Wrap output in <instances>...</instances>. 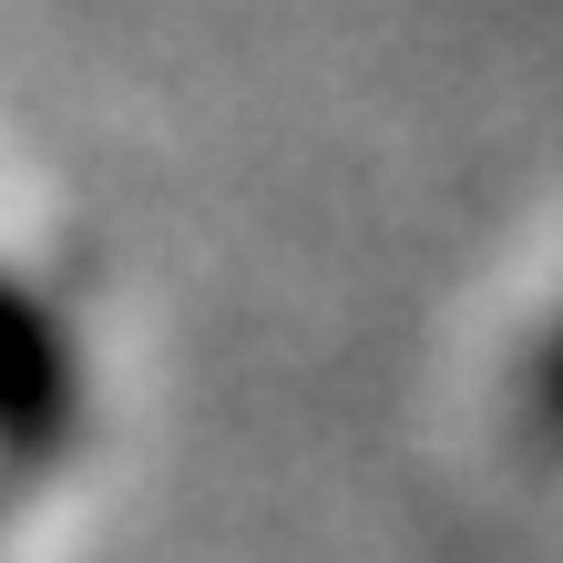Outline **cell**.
<instances>
[{"label":"cell","instance_id":"obj_1","mask_svg":"<svg viewBox=\"0 0 563 563\" xmlns=\"http://www.w3.org/2000/svg\"><path fill=\"white\" fill-rule=\"evenodd\" d=\"M62 420H73V379H62V318L31 297V318H21V472H31V482L52 472Z\"/></svg>","mask_w":563,"mask_h":563},{"label":"cell","instance_id":"obj_2","mask_svg":"<svg viewBox=\"0 0 563 563\" xmlns=\"http://www.w3.org/2000/svg\"><path fill=\"white\" fill-rule=\"evenodd\" d=\"M543 410L563 420V349H553V369H543Z\"/></svg>","mask_w":563,"mask_h":563}]
</instances>
